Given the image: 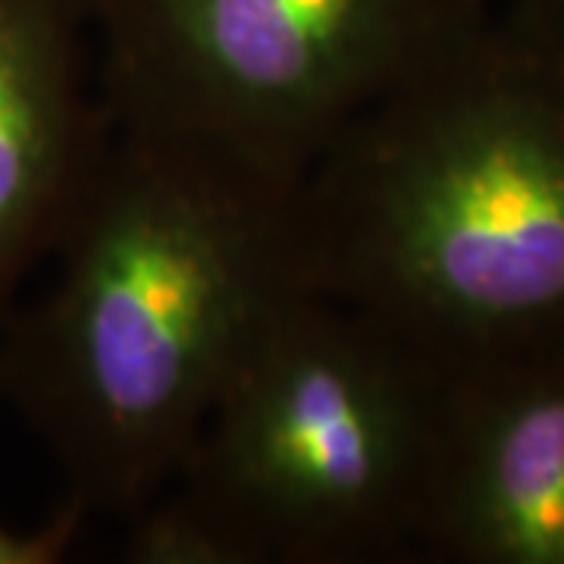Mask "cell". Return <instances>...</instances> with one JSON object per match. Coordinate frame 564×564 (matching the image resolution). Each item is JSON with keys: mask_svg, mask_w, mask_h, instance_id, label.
Returning <instances> with one entry per match:
<instances>
[{"mask_svg": "<svg viewBox=\"0 0 564 564\" xmlns=\"http://www.w3.org/2000/svg\"><path fill=\"white\" fill-rule=\"evenodd\" d=\"M299 185L110 120L54 276L0 326V402L85 518L144 514L267 323L311 292Z\"/></svg>", "mask_w": 564, "mask_h": 564, "instance_id": "cell-1", "label": "cell"}, {"mask_svg": "<svg viewBox=\"0 0 564 564\" xmlns=\"http://www.w3.org/2000/svg\"><path fill=\"white\" fill-rule=\"evenodd\" d=\"M299 232L311 292L445 377L564 339V66L492 13L336 135Z\"/></svg>", "mask_w": 564, "mask_h": 564, "instance_id": "cell-2", "label": "cell"}, {"mask_svg": "<svg viewBox=\"0 0 564 564\" xmlns=\"http://www.w3.org/2000/svg\"><path fill=\"white\" fill-rule=\"evenodd\" d=\"M445 386L380 323L302 292L251 345L170 486L126 527V562L417 558Z\"/></svg>", "mask_w": 564, "mask_h": 564, "instance_id": "cell-3", "label": "cell"}, {"mask_svg": "<svg viewBox=\"0 0 564 564\" xmlns=\"http://www.w3.org/2000/svg\"><path fill=\"white\" fill-rule=\"evenodd\" d=\"M492 0H95L113 122L302 182L367 107L492 20Z\"/></svg>", "mask_w": 564, "mask_h": 564, "instance_id": "cell-4", "label": "cell"}, {"mask_svg": "<svg viewBox=\"0 0 564 564\" xmlns=\"http://www.w3.org/2000/svg\"><path fill=\"white\" fill-rule=\"evenodd\" d=\"M421 558L564 564V339L448 377Z\"/></svg>", "mask_w": 564, "mask_h": 564, "instance_id": "cell-5", "label": "cell"}, {"mask_svg": "<svg viewBox=\"0 0 564 564\" xmlns=\"http://www.w3.org/2000/svg\"><path fill=\"white\" fill-rule=\"evenodd\" d=\"M110 139L95 0H0V326Z\"/></svg>", "mask_w": 564, "mask_h": 564, "instance_id": "cell-6", "label": "cell"}, {"mask_svg": "<svg viewBox=\"0 0 564 564\" xmlns=\"http://www.w3.org/2000/svg\"><path fill=\"white\" fill-rule=\"evenodd\" d=\"M496 17L527 47L564 66V0H505Z\"/></svg>", "mask_w": 564, "mask_h": 564, "instance_id": "cell-7", "label": "cell"}, {"mask_svg": "<svg viewBox=\"0 0 564 564\" xmlns=\"http://www.w3.org/2000/svg\"><path fill=\"white\" fill-rule=\"evenodd\" d=\"M88 518L79 508L66 502L61 514L47 527H41L35 533H13L7 527H0V564H54L61 562L63 552L76 543L82 524Z\"/></svg>", "mask_w": 564, "mask_h": 564, "instance_id": "cell-8", "label": "cell"}]
</instances>
